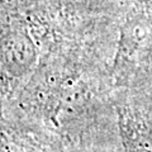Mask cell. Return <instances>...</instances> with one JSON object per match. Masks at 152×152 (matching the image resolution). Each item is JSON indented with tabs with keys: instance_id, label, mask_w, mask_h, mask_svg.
<instances>
[{
	"instance_id": "6da1fadb",
	"label": "cell",
	"mask_w": 152,
	"mask_h": 152,
	"mask_svg": "<svg viewBox=\"0 0 152 152\" xmlns=\"http://www.w3.org/2000/svg\"><path fill=\"white\" fill-rule=\"evenodd\" d=\"M115 77L127 83L143 58H152V0H121Z\"/></svg>"
},
{
	"instance_id": "7a4b0ae2",
	"label": "cell",
	"mask_w": 152,
	"mask_h": 152,
	"mask_svg": "<svg viewBox=\"0 0 152 152\" xmlns=\"http://www.w3.org/2000/svg\"><path fill=\"white\" fill-rule=\"evenodd\" d=\"M43 0H1V10H24Z\"/></svg>"
}]
</instances>
